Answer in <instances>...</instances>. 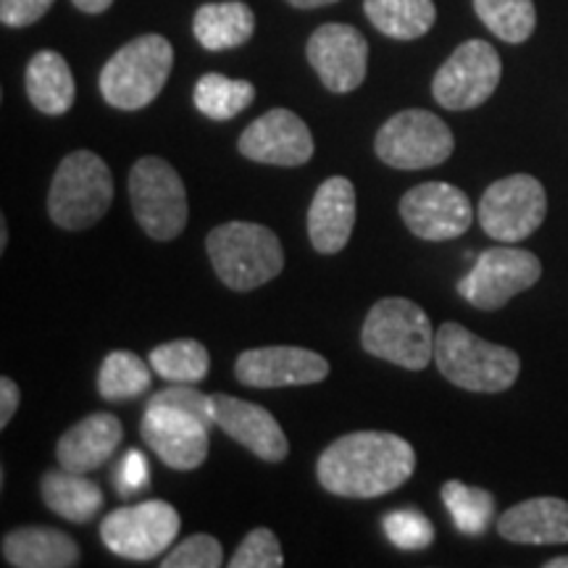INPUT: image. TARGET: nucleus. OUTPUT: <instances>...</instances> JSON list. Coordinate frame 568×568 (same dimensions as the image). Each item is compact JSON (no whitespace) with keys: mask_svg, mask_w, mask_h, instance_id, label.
I'll use <instances>...</instances> for the list:
<instances>
[{"mask_svg":"<svg viewBox=\"0 0 568 568\" xmlns=\"http://www.w3.org/2000/svg\"><path fill=\"white\" fill-rule=\"evenodd\" d=\"M416 471V450L393 432H353L332 443L318 458L316 474L337 497H382L403 487Z\"/></svg>","mask_w":568,"mask_h":568,"instance_id":"f257e3e1","label":"nucleus"},{"mask_svg":"<svg viewBox=\"0 0 568 568\" xmlns=\"http://www.w3.org/2000/svg\"><path fill=\"white\" fill-rule=\"evenodd\" d=\"M435 364L447 382L468 393H506L521 374L518 353L487 343L456 322L437 329Z\"/></svg>","mask_w":568,"mask_h":568,"instance_id":"f03ea898","label":"nucleus"},{"mask_svg":"<svg viewBox=\"0 0 568 568\" xmlns=\"http://www.w3.org/2000/svg\"><path fill=\"white\" fill-rule=\"evenodd\" d=\"M205 251L219 280L234 293H251L280 276L284 251L280 237L264 224L226 222L205 237Z\"/></svg>","mask_w":568,"mask_h":568,"instance_id":"7ed1b4c3","label":"nucleus"},{"mask_svg":"<svg viewBox=\"0 0 568 568\" xmlns=\"http://www.w3.org/2000/svg\"><path fill=\"white\" fill-rule=\"evenodd\" d=\"M437 332L432 329L429 316L422 305L406 297H385L368 311L361 345L374 358L422 372L435 358Z\"/></svg>","mask_w":568,"mask_h":568,"instance_id":"20e7f679","label":"nucleus"},{"mask_svg":"<svg viewBox=\"0 0 568 568\" xmlns=\"http://www.w3.org/2000/svg\"><path fill=\"white\" fill-rule=\"evenodd\" d=\"M174 67L172 42L161 34H142L116 51L101 71V95L119 111L151 105Z\"/></svg>","mask_w":568,"mask_h":568,"instance_id":"39448f33","label":"nucleus"},{"mask_svg":"<svg viewBox=\"0 0 568 568\" xmlns=\"http://www.w3.org/2000/svg\"><path fill=\"white\" fill-rule=\"evenodd\" d=\"M113 201V176L101 155L74 151L55 169L51 193H48V216L61 230L80 232L101 222Z\"/></svg>","mask_w":568,"mask_h":568,"instance_id":"423d86ee","label":"nucleus"},{"mask_svg":"<svg viewBox=\"0 0 568 568\" xmlns=\"http://www.w3.org/2000/svg\"><path fill=\"white\" fill-rule=\"evenodd\" d=\"M130 201L142 232L159 243L180 237L187 226V190L172 163L159 155H145L132 166Z\"/></svg>","mask_w":568,"mask_h":568,"instance_id":"0eeeda50","label":"nucleus"},{"mask_svg":"<svg viewBox=\"0 0 568 568\" xmlns=\"http://www.w3.org/2000/svg\"><path fill=\"white\" fill-rule=\"evenodd\" d=\"M374 151L387 166L403 172L439 166L456 151L450 126L432 111L408 109L389 116L376 132Z\"/></svg>","mask_w":568,"mask_h":568,"instance_id":"6e6552de","label":"nucleus"},{"mask_svg":"<svg viewBox=\"0 0 568 568\" xmlns=\"http://www.w3.org/2000/svg\"><path fill=\"white\" fill-rule=\"evenodd\" d=\"M548 213V193L531 174H510L489 184L479 201V224L497 243H521Z\"/></svg>","mask_w":568,"mask_h":568,"instance_id":"1a4fd4ad","label":"nucleus"},{"mask_svg":"<svg viewBox=\"0 0 568 568\" xmlns=\"http://www.w3.org/2000/svg\"><path fill=\"white\" fill-rule=\"evenodd\" d=\"M542 276V264L524 247H489L458 282V295L479 311H500L510 297L527 293Z\"/></svg>","mask_w":568,"mask_h":568,"instance_id":"9d476101","label":"nucleus"},{"mask_svg":"<svg viewBox=\"0 0 568 568\" xmlns=\"http://www.w3.org/2000/svg\"><path fill=\"white\" fill-rule=\"evenodd\" d=\"M182 518L163 500H145L138 506L111 510L101 521V539L111 552L130 560H151L169 550L180 537Z\"/></svg>","mask_w":568,"mask_h":568,"instance_id":"9b49d317","label":"nucleus"},{"mask_svg":"<svg viewBox=\"0 0 568 568\" xmlns=\"http://www.w3.org/2000/svg\"><path fill=\"white\" fill-rule=\"evenodd\" d=\"M503 77L500 55L487 40H466L432 82V95L447 111H471L493 98Z\"/></svg>","mask_w":568,"mask_h":568,"instance_id":"f8f14e48","label":"nucleus"},{"mask_svg":"<svg viewBox=\"0 0 568 568\" xmlns=\"http://www.w3.org/2000/svg\"><path fill=\"white\" fill-rule=\"evenodd\" d=\"M400 216L418 240L445 243L468 232L474 222V209L468 195L456 184L424 182L403 195Z\"/></svg>","mask_w":568,"mask_h":568,"instance_id":"ddd939ff","label":"nucleus"},{"mask_svg":"<svg viewBox=\"0 0 568 568\" xmlns=\"http://www.w3.org/2000/svg\"><path fill=\"white\" fill-rule=\"evenodd\" d=\"M209 429L201 418L169 406H148L140 422L145 445L174 471H193L205 464Z\"/></svg>","mask_w":568,"mask_h":568,"instance_id":"4468645a","label":"nucleus"},{"mask_svg":"<svg viewBox=\"0 0 568 568\" xmlns=\"http://www.w3.org/2000/svg\"><path fill=\"white\" fill-rule=\"evenodd\" d=\"M234 376L245 387L276 389L316 385L329 376V361L308 347L268 345L245 351L234 364Z\"/></svg>","mask_w":568,"mask_h":568,"instance_id":"2eb2a0df","label":"nucleus"},{"mask_svg":"<svg viewBox=\"0 0 568 568\" xmlns=\"http://www.w3.org/2000/svg\"><path fill=\"white\" fill-rule=\"evenodd\" d=\"M308 63L329 92L345 95L366 80L368 42L351 24H324L305 45Z\"/></svg>","mask_w":568,"mask_h":568,"instance_id":"dca6fc26","label":"nucleus"},{"mask_svg":"<svg viewBox=\"0 0 568 568\" xmlns=\"http://www.w3.org/2000/svg\"><path fill=\"white\" fill-rule=\"evenodd\" d=\"M240 153L255 163L303 166L314 155L308 124L295 111L274 109L258 116L237 140Z\"/></svg>","mask_w":568,"mask_h":568,"instance_id":"f3484780","label":"nucleus"},{"mask_svg":"<svg viewBox=\"0 0 568 568\" xmlns=\"http://www.w3.org/2000/svg\"><path fill=\"white\" fill-rule=\"evenodd\" d=\"M213 403V424L230 435L234 443H240L253 456L268 464H280L287 458L290 443L284 437L280 422L268 414L266 408L255 406V403L240 400L232 395H211Z\"/></svg>","mask_w":568,"mask_h":568,"instance_id":"a211bd4d","label":"nucleus"},{"mask_svg":"<svg viewBox=\"0 0 568 568\" xmlns=\"http://www.w3.org/2000/svg\"><path fill=\"white\" fill-rule=\"evenodd\" d=\"M355 226V187L345 176H329L318 184L308 209V237L316 253H339Z\"/></svg>","mask_w":568,"mask_h":568,"instance_id":"6ab92c4d","label":"nucleus"},{"mask_svg":"<svg viewBox=\"0 0 568 568\" xmlns=\"http://www.w3.org/2000/svg\"><path fill=\"white\" fill-rule=\"evenodd\" d=\"M124 426L113 414H92L67 429L55 445L61 468L74 474H90L109 460L122 445Z\"/></svg>","mask_w":568,"mask_h":568,"instance_id":"aec40b11","label":"nucleus"},{"mask_svg":"<svg viewBox=\"0 0 568 568\" xmlns=\"http://www.w3.org/2000/svg\"><path fill=\"white\" fill-rule=\"evenodd\" d=\"M497 535L516 545L568 542V500L531 497L497 518Z\"/></svg>","mask_w":568,"mask_h":568,"instance_id":"412c9836","label":"nucleus"},{"mask_svg":"<svg viewBox=\"0 0 568 568\" xmlns=\"http://www.w3.org/2000/svg\"><path fill=\"white\" fill-rule=\"evenodd\" d=\"M3 558L17 568H71L80 564V548L59 529L21 527L3 537Z\"/></svg>","mask_w":568,"mask_h":568,"instance_id":"4be33fe9","label":"nucleus"},{"mask_svg":"<svg viewBox=\"0 0 568 568\" xmlns=\"http://www.w3.org/2000/svg\"><path fill=\"white\" fill-rule=\"evenodd\" d=\"M193 30L205 51H232L253 38L255 13L243 0L205 3L195 11Z\"/></svg>","mask_w":568,"mask_h":568,"instance_id":"5701e85b","label":"nucleus"},{"mask_svg":"<svg viewBox=\"0 0 568 568\" xmlns=\"http://www.w3.org/2000/svg\"><path fill=\"white\" fill-rule=\"evenodd\" d=\"M27 95L48 116H63L77 98V84L67 59L55 51H40L27 63Z\"/></svg>","mask_w":568,"mask_h":568,"instance_id":"b1692460","label":"nucleus"},{"mask_svg":"<svg viewBox=\"0 0 568 568\" xmlns=\"http://www.w3.org/2000/svg\"><path fill=\"white\" fill-rule=\"evenodd\" d=\"M42 500L53 510L55 516L67 518V521L84 524L90 518L98 516V510L103 508V493L95 481L84 479L82 474L69 471H51L42 477Z\"/></svg>","mask_w":568,"mask_h":568,"instance_id":"393cba45","label":"nucleus"},{"mask_svg":"<svg viewBox=\"0 0 568 568\" xmlns=\"http://www.w3.org/2000/svg\"><path fill=\"white\" fill-rule=\"evenodd\" d=\"M364 11L382 34L395 40L424 38L435 27V0H364Z\"/></svg>","mask_w":568,"mask_h":568,"instance_id":"a878e982","label":"nucleus"},{"mask_svg":"<svg viewBox=\"0 0 568 568\" xmlns=\"http://www.w3.org/2000/svg\"><path fill=\"white\" fill-rule=\"evenodd\" d=\"M153 372L172 385H197L209 376L211 355L197 339H172L151 351Z\"/></svg>","mask_w":568,"mask_h":568,"instance_id":"bb28decb","label":"nucleus"},{"mask_svg":"<svg viewBox=\"0 0 568 568\" xmlns=\"http://www.w3.org/2000/svg\"><path fill=\"white\" fill-rule=\"evenodd\" d=\"M153 382V366L145 364L140 355L130 351H113L105 355L98 372V393L103 400H132L151 389Z\"/></svg>","mask_w":568,"mask_h":568,"instance_id":"cd10ccee","label":"nucleus"},{"mask_svg":"<svg viewBox=\"0 0 568 568\" xmlns=\"http://www.w3.org/2000/svg\"><path fill=\"white\" fill-rule=\"evenodd\" d=\"M195 109L213 122H230L255 101V88L247 80H230L224 74H205L195 84Z\"/></svg>","mask_w":568,"mask_h":568,"instance_id":"c85d7f7f","label":"nucleus"},{"mask_svg":"<svg viewBox=\"0 0 568 568\" xmlns=\"http://www.w3.org/2000/svg\"><path fill=\"white\" fill-rule=\"evenodd\" d=\"M443 503L447 514L453 516L458 531L468 537L485 535L495 518V497L481 487H468L464 481H445L443 485Z\"/></svg>","mask_w":568,"mask_h":568,"instance_id":"c756f323","label":"nucleus"},{"mask_svg":"<svg viewBox=\"0 0 568 568\" xmlns=\"http://www.w3.org/2000/svg\"><path fill=\"white\" fill-rule=\"evenodd\" d=\"M474 11L489 32L510 45L527 42L537 27L531 0H474Z\"/></svg>","mask_w":568,"mask_h":568,"instance_id":"7c9ffc66","label":"nucleus"},{"mask_svg":"<svg viewBox=\"0 0 568 568\" xmlns=\"http://www.w3.org/2000/svg\"><path fill=\"white\" fill-rule=\"evenodd\" d=\"M385 535L400 550H424L435 539V527L418 510H393L385 516Z\"/></svg>","mask_w":568,"mask_h":568,"instance_id":"2f4dec72","label":"nucleus"},{"mask_svg":"<svg viewBox=\"0 0 568 568\" xmlns=\"http://www.w3.org/2000/svg\"><path fill=\"white\" fill-rule=\"evenodd\" d=\"M282 564L284 556L280 539L266 527L253 529L230 558L232 568H280Z\"/></svg>","mask_w":568,"mask_h":568,"instance_id":"473e14b6","label":"nucleus"},{"mask_svg":"<svg viewBox=\"0 0 568 568\" xmlns=\"http://www.w3.org/2000/svg\"><path fill=\"white\" fill-rule=\"evenodd\" d=\"M222 564V542L211 535L187 537L161 560L163 568H219Z\"/></svg>","mask_w":568,"mask_h":568,"instance_id":"72a5a7b5","label":"nucleus"},{"mask_svg":"<svg viewBox=\"0 0 568 568\" xmlns=\"http://www.w3.org/2000/svg\"><path fill=\"white\" fill-rule=\"evenodd\" d=\"M148 406H169V408H180L184 414H193L195 418H201L205 426H216L213 424V403L211 395H203L201 389H195V385H172L161 393H155L151 397Z\"/></svg>","mask_w":568,"mask_h":568,"instance_id":"f704fd0d","label":"nucleus"},{"mask_svg":"<svg viewBox=\"0 0 568 568\" xmlns=\"http://www.w3.org/2000/svg\"><path fill=\"white\" fill-rule=\"evenodd\" d=\"M113 487L119 489V495L130 497L140 489L148 487V464L138 450H126V456L119 460L116 471H113Z\"/></svg>","mask_w":568,"mask_h":568,"instance_id":"c9c22d12","label":"nucleus"},{"mask_svg":"<svg viewBox=\"0 0 568 568\" xmlns=\"http://www.w3.org/2000/svg\"><path fill=\"white\" fill-rule=\"evenodd\" d=\"M53 0H0V21L6 27H30L42 19Z\"/></svg>","mask_w":568,"mask_h":568,"instance_id":"e433bc0d","label":"nucleus"},{"mask_svg":"<svg viewBox=\"0 0 568 568\" xmlns=\"http://www.w3.org/2000/svg\"><path fill=\"white\" fill-rule=\"evenodd\" d=\"M19 385L11 379V376H3L0 379V426H9L13 414H17L19 408Z\"/></svg>","mask_w":568,"mask_h":568,"instance_id":"4c0bfd02","label":"nucleus"},{"mask_svg":"<svg viewBox=\"0 0 568 568\" xmlns=\"http://www.w3.org/2000/svg\"><path fill=\"white\" fill-rule=\"evenodd\" d=\"M71 3L77 6V9L84 11V13H103L111 9L113 0H71Z\"/></svg>","mask_w":568,"mask_h":568,"instance_id":"58836bf2","label":"nucleus"},{"mask_svg":"<svg viewBox=\"0 0 568 568\" xmlns=\"http://www.w3.org/2000/svg\"><path fill=\"white\" fill-rule=\"evenodd\" d=\"M287 3L295 6V9H322V6H332L337 0H287Z\"/></svg>","mask_w":568,"mask_h":568,"instance_id":"ea45409f","label":"nucleus"},{"mask_svg":"<svg viewBox=\"0 0 568 568\" xmlns=\"http://www.w3.org/2000/svg\"><path fill=\"white\" fill-rule=\"evenodd\" d=\"M545 568H568V556H560V558H552L545 564Z\"/></svg>","mask_w":568,"mask_h":568,"instance_id":"a19ab883","label":"nucleus"},{"mask_svg":"<svg viewBox=\"0 0 568 568\" xmlns=\"http://www.w3.org/2000/svg\"><path fill=\"white\" fill-rule=\"evenodd\" d=\"M6 243H9V230H6V222L0 224V251H6Z\"/></svg>","mask_w":568,"mask_h":568,"instance_id":"79ce46f5","label":"nucleus"}]
</instances>
